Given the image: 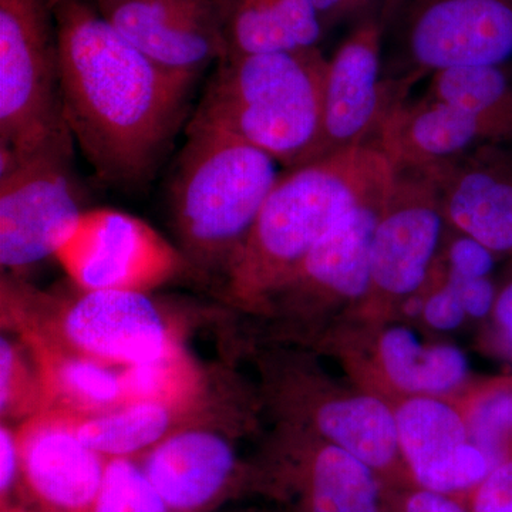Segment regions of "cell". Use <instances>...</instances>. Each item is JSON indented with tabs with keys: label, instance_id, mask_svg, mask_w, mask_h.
<instances>
[{
	"label": "cell",
	"instance_id": "6da1fadb",
	"mask_svg": "<svg viewBox=\"0 0 512 512\" xmlns=\"http://www.w3.org/2000/svg\"><path fill=\"white\" fill-rule=\"evenodd\" d=\"M64 121L103 183L143 187L187 116L195 80L167 72L87 0H50Z\"/></svg>",
	"mask_w": 512,
	"mask_h": 512
},
{
	"label": "cell",
	"instance_id": "7a4b0ae2",
	"mask_svg": "<svg viewBox=\"0 0 512 512\" xmlns=\"http://www.w3.org/2000/svg\"><path fill=\"white\" fill-rule=\"evenodd\" d=\"M396 170L373 146L352 148L279 175L224 285L238 308L264 312L313 248L360 205L386 194Z\"/></svg>",
	"mask_w": 512,
	"mask_h": 512
},
{
	"label": "cell",
	"instance_id": "3957f363",
	"mask_svg": "<svg viewBox=\"0 0 512 512\" xmlns=\"http://www.w3.org/2000/svg\"><path fill=\"white\" fill-rule=\"evenodd\" d=\"M328 59L319 47L225 56L187 128L221 131L291 168L312 161Z\"/></svg>",
	"mask_w": 512,
	"mask_h": 512
},
{
	"label": "cell",
	"instance_id": "277c9868",
	"mask_svg": "<svg viewBox=\"0 0 512 512\" xmlns=\"http://www.w3.org/2000/svg\"><path fill=\"white\" fill-rule=\"evenodd\" d=\"M168 204L192 272L227 282L279 175L274 158L221 131L187 128Z\"/></svg>",
	"mask_w": 512,
	"mask_h": 512
},
{
	"label": "cell",
	"instance_id": "5b68a950",
	"mask_svg": "<svg viewBox=\"0 0 512 512\" xmlns=\"http://www.w3.org/2000/svg\"><path fill=\"white\" fill-rule=\"evenodd\" d=\"M2 316L120 369L157 359L183 343L167 309L146 292L80 291L60 298L37 291L18 275L3 274Z\"/></svg>",
	"mask_w": 512,
	"mask_h": 512
},
{
	"label": "cell",
	"instance_id": "8992f818",
	"mask_svg": "<svg viewBox=\"0 0 512 512\" xmlns=\"http://www.w3.org/2000/svg\"><path fill=\"white\" fill-rule=\"evenodd\" d=\"M69 137L50 0H0V161Z\"/></svg>",
	"mask_w": 512,
	"mask_h": 512
},
{
	"label": "cell",
	"instance_id": "52a82bcc",
	"mask_svg": "<svg viewBox=\"0 0 512 512\" xmlns=\"http://www.w3.org/2000/svg\"><path fill=\"white\" fill-rule=\"evenodd\" d=\"M269 399L281 421L345 448L382 476L406 473L393 404L343 386L302 357L265 360Z\"/></svg>",
	"mask_w": 512,
	"mask_h": 512
},
{
	"label": "cell",
	"instance_id": "ba28073f",
	"mask_svg": "<svg viewBox=\"0 0 512 512\" xmlns=\"http://www.w3.org/2000/svg\"><path fill=\"white\" fill-rule=\"evenodd\" d=\"M319 342L350 383L392 404L419 396L456 399L474 380L464 350L426 342L397 320L340 319Z\"/></svg>",
	"mask_w": 512,
	"mask_h": 512
},
{
	"label": "cell",
	"instance_id": "9c48e42d",
	"mask_svg": "<svg viewBox=\"0 0 512 512\" xmlns=\"http://www.w3.org/2000/svg\"><path fill=\"white\" fill-rule=\"evenodd\" d=\"M73 138L0 161V264L18 275L55 258L82 207L73 171Z\"/></svg>",
	"mask_w": 512,
	"mask_h": 512
},
{
	"label": "cell",
	"instance_id": "30bf717a",
	"mask_svg": "<svg viewBox=\"0 0 512 512\" xmlns=\"http://www.w3.org/2000/svg\"><path fill=\"white\" fill-rule=\"evenodd\" d=\"M447 228L430 178L413 171H396L373 234L369 291L348 318L397 320L403 303L426 288Z\"/></svg>",
	"mask_w": 512,
	"mask_h": 512
},
{
	"label": "cell",
	"instance_id": "8fae6325",
	"mask_svg": "<svg viewBox=\"0 0 512 512\" xmlns=\"http://www.w3.org/2000/svg\"><path fill=\"white\" fill-rule=\"evenodd\" d=\"M389 191L339 222L269 299L262 313L306 326L311 336L318 329L319 338L340 319L353 315L369 291L370 249Z\"/></svg>",
	"mask_w": 512,
	"mask_h": 512
},
{
	"label": "cell",
	"instance_id": "7c38bea8",
	"mask_svg": "<svg viewBox=\"0 0 512 512\" xmlns=\"http://www.w3.org/2000/svg\"><path fill=\"white\" fill-rule=\"evenodd\" d=\"M55 259L80 291L150 293L192 272L157 229L113 208L84 210Z\"/></svg>",
	"mask_w": 512,
	"mask_h": 512
},
{
	"label": "cell",
	"instance_id": "4fadbf2b",
	"mask_svg": "<svg viewBox=\"0 0 512 512\" xmlns=\"http://www.w3.org/2000/svg\"><path fill=\"white\" fill-rule=\"evenodd\" d=\"M380 55L382 30L367 20L328 59L322 127L312 161L372 146L393 104L419 79L409 73L397 82L383 80Z\"/></svg>",
	"mask_w": 512,
	"mask_h": 512
},
{
	"label": "cell",
	"instance_id": "5bb4252c",
	"mask_svg": "<svg viewBox=\"0 0 512 512\" xmlns=\"http://www.w3.org/2000/svg\"><path fill=\"white\" fill-rule=\"evenodd\" d=\"M101 16L167 72L197 80L227 56L218 0H99Z\"/></svg>",
	"mask_w": 512,
	"mask_h": 512
},
{
	"label": "cell",
	"instance_id": "9a60e30c",
	"mask_svg": "<svg viewBox=\"0 0 512 512\" xmlns=\"http://www.w3.org/2000/svg\"><path fill=\"white\" fill-rule=\"evenodd\" d=\"M407 50L413 72L451 67L508 66L512 0H410Z\"/></svg>",
	"mask_w": 512,
	"mask_h": 512
},
{
	"label": "cell",
	"instance_id": "2e32d148",
	"mask_svg": "<svg viewBox=\"0 0 512 512\" xmlns=\"http://www.w3.org/2000/svg\"><path fill=\"white\" fill-rule=\"evenodd\" d=\"M393 410L400 456L417 487L468 497L493 470V460L471 440L456 399L410 397Z\"/></svg>",
	"mask_w": 512,
	"mask_h": 512
},
{
	"label": "cell",
	"instance_id": "e0dca14e",
	"mask_svg": "<svg viewBox=\"0 0 512 512\" xmlns=\"http://www.w3.org/2000/svg\"><path fill=\"white\" fill-rule=\"evenodd\" d=\"M420 174L436 188L448 228L511 258L512 143L485 144Z\"/></svg>",
	"mask_w": 512,
	"mask_h": 512
},
{
	"label": "cell",
	"instance_id": "ac0fdd59",
	"mask_svg": "<svg viewBox=\"0 0 512 512\" xmlns=\"http://www.w3.org/2000/svg\"><path fill=\"white\" fill-rule=\"evenodd\" d=\"M20 477L45 512H93L109 458L77 436L73 417L46 410L16 430Z\"/></svg>",
	"mask_w": 512,
	"mask_h": 512
},
{
	"label": "cell",
	"instance_id": "d6986e66",
	"mask_svg": "<svg viewBox=\"0 0 512 512\" xmlns=\"http://www.w3.org/2000/svg\"><path fill=\"white\" fill-rule=\"evenodd\" d=\"M491 143L505 141L490 124L424 93L393 104L372 146L394 170L421 173Z\"/></svg>",
	"mask_w": 512,
	"mask_h": 512
},
{
	"label": "cell",
	"instance_id": "ffe728a7",
	"mask_svg": "<svg viewBox=\"0 0 512 512\" xmlns=\"http://www.w3.org/2000/svg\"><path fill=\"white\" fill-rule=\"evenodd\" d=\"M137 461L171 512L211 507L234 481L238 468L231 443L200 424L171 434Z\"/></svg>",
	"mask_w": 512,
	"mask_h": 512
},
{
	"label": "cell",
	"instance_id": "44dd1931",
	"mask_svg": "<svg viewBox=\"0 0 512 512\" xmlns=\"http://www.w3.org/2000/svg\"><path fill=\"white\" fill-rule=\"evenodd\" d=\"M25 345L46 394L47 410L83 417L123 404L121 369L76 352L49 333L8 323Z\"/></svg>",
	"mask_w": 512,
	"mask_h": 512
},
{
	"label": "cell",
	"instance_id": "7402d4cb",
	"mask_svg": "<svg viewBox=\"0 0 512 512\" xmlns=\"http://www.w3.org/2000/svg\"><path fill=\"white\" fill-rule=\"evenodd\" d=\"M279 433L299 458L309 512H380V476L369 464L298 427Z\"/></svg>",
	"mask_w": 512,
	"mask_h": 512
},
{
	"label": "cell",
	"instance_id": "603a6c76",
	"mask_svg": "<svg viewBox=\"0 0 512 512\" xmlns=\"http://www.w3.org/2000/svg\"><path fill=\"white\" fill-rule=\"evenodd\" d=\"M227 56L318 46L323 28L312 0H218Z\"/></svg>",
	"mask_w": 512,
	"mask_h": 512
},
{
	"label": "cell",
	"instance_id": "cb8c5ba5",
	"mask_svg": "<svg viewBox=\"0 0 512 512\" xmlns=\"http://www.w3.org/2000/svg\"><path fill=\"white\" fill-rule=\"evenodd\" d=\"M72 417L80 440L106 458L143 456L171 434L198 426L194 413L154 403L120 404L107 412Z\"/></svg>",
	"mask_w": 512,
	"mask_h": 512
},
{
	"label": "cell",
	"instance_id": "d4e9b609",
	"mask_svg": "<svg viewBox=\"0 0 512 512\" xmlns=\"http://www.w3.org/2000/svg\"><path fill=\"white\" fill-rule=\"evenodd\" d=\"M123 404L154 403L184 412H200L205 376L194 356L178 343L163 356L121 369Z\"/></svg>",
	"mask_w": 512,
	"mask_h": 512
},
{
	"label": "cell",
	"instance_id": "484cf974",
	"mask_svg": "<svg viewBox=\"0 0 512 512\" xmlns=\"http://www.w3.org/2000/svg\"><path fill=\"white\" fill-rule=\"evenodd\" d=\"M429 76L427 94L474 114L512 143V73L508 66L451 67Z\"/></svg>",
	"mask_w": 512,
	"mask_h": 512
},
{
	"label": "cell",
	"instance_id": "4316f807",
	"mask_svg": "<svg viewBox=\"0 0 512 512\" xmlns=\"http://www.w3.org/2000/svg\"><path fill=\"white\" fill-rule=\"evenodd\" d=\"M466 417L471 440L483 448L494 466L512 454V373L474 379L456 397Z\"/></svg>",
	"mask_w": 512,
	"mask_h": 512
},
{
	"label": "cell",
	"instance_id": "83f0119b",
	"mask_svg": "<svg viewBox=\"0 0 512 512\" xmlns=\"http://www.w3.org/2000/svg\"><path fill=\"white\" fill-rule=\"evenodd\" d=\"M20 342V340H19ZM0 410L3 419H25L46 412L42 380L22 342L0 340Z\"/></svg>",
	"mask_w": 512,
	"mask_h": 512
},
{
	"label": "cell",
	"instance_id": "f1b7e54d",
	"mask_svg": "<svg viewBox=\"0 0 512 512\" xmlns=\"http://www.w3.org/2000/svg\"><path fill=\"white\" fill-rule=\"evenodd\" d=\"M93 512H171L136 458H109Z\"/></svg>",
	"mask_w": 512,
	"mask_h": 512
},
{
	"label": "cell",
	"instance_id": "f546056e",
	"mask_svg": "<svg viewBox=\"0 0 512 512\" xmlns=\"http://www.w3.org/2000/svg\"><path fill=\"white\" fill-rule=\"evenodd\" d=\"M419 298V320L430 332H456L468 320L457 288L444 274L439 259Z\"/></svg>",
	"mask_w": 512,
	"mask_h": 512
},
{
	"label": "cell",
	"instance_id": "4dcf8cb0",
	"mask_svg": "<svg viewBox=\"0 0 512 512\" xmlns=\"http://www.w3.org/2000/svg\"><path fill=\"white\" fill-rule=\"evenodd\" d=\"M439 259L448 274L473 279L494 276L495 266L501 258L476 239L447 228Z\"/></svg>",
	"mask_w": 512,
	"mask_h": 512
},
{
	"label": "cell",
	"instance_id": "1f68e13d",
	"mask_svg": "<svg viewBox=\"0 0 512 512\" xmlns=\"http://www.w3.org/2000/svg\"><path fill=\"white\" fill-rule=\"evenodd\" d=\"M468 498L471 512H512V454L497 464Z\"/></svg>",
	"mask_w": 512,
	"mask_h": 512
},
{
	"label": "cell",
	"instance_id": "d6a6232c",
	"mask_svg": "<svg viewBox=\"0 0 512 512\" xmlns=\"http://www.w3.org/2000/svg\"><path fill=\"white\" fill-rule=\"evenodd\" d=\"M505 261L507 265L498 279L497 301L488 325L491 346L512 363V256Z\"/></svg>",
	"mask_w": 512,
	"mask_h": 512
},
{
	"label": "cell",
	"instance_id": "836d02e7",
	"mask_svg": "<svg viewBox=\"0 0 512 512\" xmlns=\"http://www.w3.org/2000/svg\"><path fill=\"white\" fill-rule=\"evenodd\" d=\"M443 271L456 286L467 319L488 322L493 315L495 301H497L498 279H495L494 276L473 279L457 278V276L448 274L444 268Z\"/></svg>",
	"mask_w": 512,
	"mask_h": 512
},
{
	"label": "cell",
	"instance_id": "e575fe53",
	"mask_svg": "<svg viewBox=\"0 0 512 512\" xmlns=\"http://www.w3.org/2000/svg\"><path fill=\"white\" fill-rule=\"evenodd\" d=\"M19 476L20 457L16 430L13 431L3 423L2 429H0V490H2V500L8 497Z\"/></svg>",
	"mask_w": 512,
	"mask_h": 512
},
{
	"label": "cell",
	"instance_id": "d590c367",
	"mask_svg": "<svg viewBox=\"0 0 512 512\" xmlns=\"http://www.w3.org/2000/svg\"><path fill=\"white\" fill-rule=\"evenodd\" d=\"M403 512H471L463 507L453 495L436 493L417 487L407 495L403 503Z\"/></svg>",
	"mask_w": 512,
	"mask_h": 512
},
{
	"label": "cell",
	"instance_id": "8d00e7d4",
	"mask_svg": "<svg viewBox=\"0 0 512 512\" xmlns=\"http://www.w3.org/2000/svg\"><path fill=\"white\" fill-rule=\"evenodd\" d=\"M323 28L335 25L339 20L359 13L367 8L372 0H312Z\"/></svg>",
	"mask_w": 512,
	"mask_h": 512
},
{
	"label": "cell",
	"instance_id": "74e56055",
	"mask_svg": "<svg viewBox=\"0 0 512 512\" xmlns=\"http://www.w3.org/2000/svg\"><path fill=\"white\" fill-rule=\"evenodd\" d=\"M97 2H99V0H94V3H97Z\"/></svg>",
	"mask_w": 512,
	"mask_h": 512
},
{
	"label": "cell",
	"instance_id": "f35d334b",
	"mask_svg": "<svg viewBox=\"0 0 512 512\" xmlns=\"http://www.w3.org/2000/svg\"><path fill=\"white\" fill-rule=\"evenodd\" d=\"M8 512H19V511H8Z\"/></svg>",
	"mask_w": 512,
	"mask_h": 512
}]
</instances>
